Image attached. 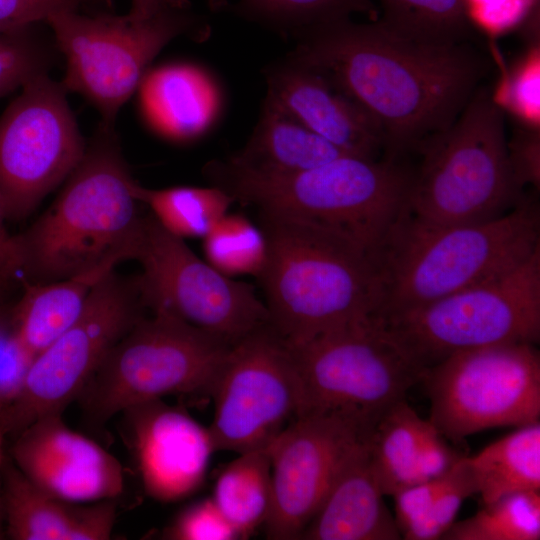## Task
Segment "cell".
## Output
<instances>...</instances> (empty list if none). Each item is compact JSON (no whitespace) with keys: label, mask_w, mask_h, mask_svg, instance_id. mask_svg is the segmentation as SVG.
Instances as JSON below:
<instances>
[{"label":"cell","mask_w":540,"mask_h":540,"mask_svg":"<svg viewBox=\"0 0 540 540\" xmlns=\"http://www.w3.org/2000/svg\"><path fill=\"white\" fill-rule=\"evenodd\" d=\"M482 505L506 495L540 491V422L517 427L468 456Z\"/></svg>","instance_id":"25"},{"label":"cell","mask_w":540,"mask_h":540,"mask_svg":"<svg viewBox=\"0 0 540 540\" xmlns=\"http://www.w3.org/2000/svg\"><path fill=\"white\" fill-rule=\"evenodd\" d=\"M5 435L0 431V524L1 520L3 519V510H2V474H3V467L6 459V452H5ZM1 530V526H0Z\"/></svg>","instance_id":"44"},{"label":"cell","mask_w":540,"mask_h":540,"mask_svg":"<svg viewBox=\"0 0 540 540\" xmlns=\"http://www.w3.org/2000/svg\"><path fill=\"white\" fill-rule=\"evenodd\" d=\"M208 426L216 451L268 450L300 409L290 350L269 324L234 342L214 381Z\"/></svg>","instance_id":"15"},{"label":"cell","mask_w":540,"mask_h":540,"mask_svg":"<svg viewBox=\"0 0 540 540\" xmlns=\"http://www.w3.org/2000/svg\"><path fill=\"white\" fill-rule=\"evenodd\" d=\"M533 201L492 219L453 225L429 223L406 210L373 254L383 317L482 283L518 266L540 247Z\"/></svg>","instance_id":"3"},{"label":"cell","mask_w":540,"mask_h":540,"mask_svg":"<svg viewBox=\"0 0 540 540\" xmlns=\"http://www.w3.org/2000/svg\"><path fill=\"white\" fill-rule=\"evenodd\" d=\"M539 81V52L535 49L520 63L499 91L493 93L494 98L502 107L506 105L519 117L538 125Z\"/></svg>","instance_id":"36"},{"label":"cell","mask_w":540,"mask_h":540,"mask_svg":"<svg viewBox=\"0 0 540 540\" xmlns=\"http://www.w3.org/2000/svg\"><path fill=\"white\" fill-rule=\"evenodd\" d=\"M66 92L46 73L37 75L0 117V205L5 220L30 215L84 155L86 143Z\"/></svg>","instance_id":"13"},{"label":"cell","mask_w":540,"mask_h":540,"mask_svg":"<svg viewBox=\"0 0 540 540\" xmlns=\"http://www.w3.org/2000/svg\"><path fill=\"white\" fill-rule=\"evenodd\" d=\"M464 455L448 443V439L426 421L414 468V484L447 473ZM413 484V485H414Z\"/></svg>","instance_id":"39"},{"label":"cell","mask_w":540,"mask_h":540,"mask_svg":"<svg viewBox=\"0 0 540 540\" xmlns=\"http://www.w3.org/2000/svg\"><path fill=\"white\" fill-rule=\"evenodd\" d=\"M342 155L348 154L266 99L248 143L228 161L252 171L288 173L314 168Z\"/></svg>","instance_id":"24"},{"label":"cell","mask_w":540,"mask_h":540,"mask_svg":"<svg viewBox=\"0 0 540 540\" xmlns=\"http://www.w3.org/2000/svg\"><path fill=\"white\" fill-rule=\"evenodd\" d=\"M237 15L299 36L305 31L363 13L374 19L371 0H239L229 6Z\"/></svg>","instance_id":"31"},{"label":"cell","mask_w":540,"mask_h":540,"mask_svg":"<svg viewBox=\"0 0 540 540\" xmlns=\"http://www.w3.org/2000/svg\"><path fill=\"white\" fill-rule=\"evenodd\" d=\"M267 100L345 154L378 159L382 134L355 102L322 75L292 59L267 73Z\"/></svg>","instance_id":"19"},{"label":"cell","mask_w":540,"mask_h":540,"mask_svg":"<svg viewBox=\"0 0 540 540\" xmlns=\"http://www.w3.org/2000/svg\"><path fill=\"white\" fill-rule=\"evenodd\" d=\"M476 26L497 33L528 17L535 0H466Z\"/></svg>","instance_id":"40"},{"label":"cell","mask_w":540,"mask_h":540,"mask_svg":"<svg viewBox=\"0 0 540 540\" xmlns=\"http://www.w3.org/2000/svg\"><path fill=\"white\" fill-rule=\"evenodd\" d=\"M172 0H131V10L127 14L135 21H144L152 18L164 9Z\"/></svg>","instance_id":"43"},{"label":"cell","mask_w":540,"mask_h":540,"mask_svg":"<svg viewBox=\"0 0 540 540\" xmlns=\"http://www.w3.org/2000/svg\"><path fill=\"white\" fill-rule=\"evenodd\" d=\"M412 168L406 212L442 225L492 219L516 205L504 108L478 87L455 122L427 140Z\"/></svg>","instance_id":"6"},{"label":"cell","mask_w":540,"mask_h":540,"mask_svg":"<svg viewBox=\"0 0 540 540\" xmlns=\"http://www.w3.org/2000/svg\"><path fill=\"white\" fill-rule=\"evenodd\" d=\"M108 0H0V33L34 27L52 15L88 8Z\"/></svg>","instance_id":"37"},{"label":"cell","mask_w":540,"mask_h":540,"mask_svg":"<svg viewBox=\"0 0 540 540\" xmlns=\"http://www.w3.org/2000/svg\"><path fill=\"white\" fill-rule=\"evenodd\" d=\"M513 143H508V152L518 185H539V133L534 127L520 131Z\"/></svg>","instance_id":"41"},{"label":"cell","mask_w":540,"mask_h":540,"mask_svg":"<svg viewBox=\"0 0 540 540\" xmlns=\"http://www.w3.org/2000/svg\"><path fill=\"white\" fill-rule=\"evenodd\" d=\"M459 461L447 473L408 486L392 496L395 500L394 519L401 537L453 483L458 473Z\"/></svg>","instance_id":"38"},{"label":"cell","mask_w":540,"mask_h":540,"mask_svg":"<svg viewBox=\"0 0 540 540\" xmlns=\"http://www.w3.org/2000/svg\"><path fill=\"white\" fill-rule=\"evenodd\" d=\"M135 260L142 266L138 282L150 310H165L231 343L270 324L252 285L200 259L151 214L145 215Z\"/></svg>","instance_id":"14"},{"label":"cell","mask_w":540,"mask_h":540,"mask_svg":"<svg viewBox=\"0 0 540 540\" xmlns=\"http://www.w3.org/2000/svg\"><path fill=\"white\" fill-rule=\"evenodd\" d=\"M374 317L424 370L463 350L536 344L540 338V247L492 279L415 308Z\"/></svg>","instance_id":"8"},{"label":"cell","mask_w":540,"mask_h":540,"mask_svg":"<svg viewBox=\"0 0 540 540\" xmlns=\"http://www.w3.org/2000/svg\"><path fill=\"white\" fill-rule=\"evenodd\" d=\"M233 343L161 309L142 315L112 347L77 400L100 427L125 409L169 395L210 397Z\"/></svg>","instance_id":"7"},{"label":"cell","mask_w":540,"mask_h":540,"mask_svg":"<svg viewBox=\"0 0 540 540\" xmlns=\"http://www.w3.org/2000/svg\"><path fill=\"white\" fill-rule=\"evenodd\" d=\"M239 539L264 526L272 506L268 450L238 454L217 475L211 496Z\"/></svg>","instance_id":"26"},{"label":"cell","mask_w":540,"mask_h":540,"mask_svg":"<svg viewBox=\"0 0 540 540\" xmlns=\"http://www.w3.org/2000/svg\"><path fill=\"white\" fill-rule=\"evenodd\" d=\"M9 286L10 285L5 284V283L0 281V305L3 302V297H4L5 292H6V290L8 289Z\"/></svg>","instance_id":"45"},{"label":"cell","mask_w":540,"mask_h":540,"mask_svg":"<svg viewBox=\"0 0 540 540\" xmlns=\"http://www.w3.org/2000/svg\"><path fill=\"white\" fill-rule=\"evenodd\" d=\"M368 439L357 449L301 535L307 540H398L373 471Z\"/></svg>","instance_id":"21"},{"label":"cell","mask_w":540,"mask_h":540,"mask_svg":"<svg viewBox=\"0 0 540 540\" xmlns=\"http://www.w3.org/2000/svg\"><path fill=\"white\" fill-rule=\"evenodd\" d=\"M5 221L0 205V281L11 285L20 278L21 263L14 235L7 231Z\"/></svg>","instance_id":"42"},{"label":"cell","mask_w":540,"mask_h":540,"mask_svg":"<svg viewBox=\"0 0 540 540\" xmlns=\"http://www.w3.org/2000/svg\"><path fill=\"white\" fill-rule=\"evenodd\" d=\"M399 159L342 155L288 173L252 171L227 160L207 165L206 174L234 201L328 227L372 257L406 210L412 168Z\"/></svg>","instance_id":"5"},{"label":"cell","mask_w":540,"mask_h":540,"mask_svg":"<svg viewBox=\"0 0 540 540\" xmlns=\"http://www.w3.org/2000/svg\"><path fill=\"white\" fill-rule=\"evenodd\" d=\"M132 192L140 204L149 207L151 215L163 228L182 239H202L234 201L227 192L214 185L149 189L135 181Z\"/></svg>","instance_id":"28"},{"label":"cell","mask_w":540,"mask_h":540,"mask_svg":"<svg viewBox=\"0 0 540 540\" xmlns=\"http://www.w3.org/2000/svg\"><path fill=\"white\" fill-rule=\"evenodd\" d=\"M202 239L206 261L218 271L259 277L267 258L266 238L246 216L227 212Z\"/></svg>","instance_id":"32"},{"label":"cell","mask_w":540,"mask_h":540,"mask_svg":"<svg viewBox=\"0 0 540 540\" xmlns=\"http://www.w3.org/2000/svg\"><path fill=\"white\" fill-rule=\"evenodd\" d=\"M170 540H237L238 534L227 522L211 497L185 506L162 534Z\"/></svg>","instance_id":"35"},{"label":"cell","mask_w":540,"mask_h":540,"mask_svg":"<svg viewBox=\"0 0 540 540\" xmlns=\"http://www.w3.org/2000/svg\"><path fill=\"white\" fill-rule=\"evenodd\" d=\"M32 28L0 33V97L46 73L50 53Z\"/></svg>","instance_id":"33"},{"label":"cell","mask_w":540,"mask_h":540,"mask_svg":"<svg viewBox=\"0 0 540 540\" xmlns=\"http://www.w3.org/2000/svg\"><path fill=\"white\" fill-rule=\"evenodd\" d=\"M6 533L14 540H106L116 520L113 500L74 503L27 479L6 455L2 474Z\"/></svg>","instance_id":"20"},{"label":"cell","mask_w":540,"mask_h":540,"mask_svg":"<svg viewBox=\"0 0 540 540\" xmlns=\"http://www.w3.org/2000/svg\"><path fill=\"white\" fill-rule=\"evenodd\" d=\"M141 110L160 134L184 141L204 132L215 110L211 83L196 67L172 64L143 76L138 88Z\"/></svg>","instance_id":"22"},{"label":"cell","mask_w":540,"mask_h":540,"mask_svg":"<svg viewBox=\"0 0 540 540\" xmlns=\"http://www.w3.org/2000/svg\"><path fill=\"white\" fill-rule=\"evenodd\" d=\"M298 38L290 59L318 72L362 108L379 128L389 158L416 152L451 126L490 68L470 42H422L379 20L345 18Z\"/></svg>","instance_id":"1"},{"label":"cell","mask_w":540,"mask_h":540,"mask_svg":"<svg viewBox=\"0 0 540 540\" xmlns=\"http://www.w3.org/2000/svg\"><path fill=\"white\" fill-rule=\"evenodd\" d=\"M53 203L14 235L21 279L49 283L105 276L135 259L144 218L114 126L101 124ZM20 279V280H21Z\"/></svg>","instance_id":"2"},{"label":"cell","mask_w":540,"mask_h":540,"mask_svg":"<svg viewBox=\"0 0 540 540\" xmlns=\"http://www.w3.org/2000/svg\"><path fill=\"white\" fill-rule=\"evenodd\" d=\"M477 494V487L471 472L468 456L459 461L458 473L453 483L436 499L429 510L418 519L402 538L406 540H437L456 521L463 502Z\"/></svg>","instance_id":"34"},{"label":"cell","mask_w":540,"mask_h":540,"mask_svg":"<svg viewBox=\"0 0 540 540\" xmlns=\"http://www.w3.org/2000/svg\"><path fill=\"white\" fill-rule=\"evenodd\" d=\"M420 383L429 421L450 441L495 427L540 419V355L531 343H506L453 353L427 368Z\"/></svg>","instance_id":"12"},{"label":"cell","mask_w":540,"mask_h":540,"mask_svg":"<svg viewBox=\"0 0 540 540\" xmlns=\"http://www.w3.org/2000/svg\"><path fill=\"white\" fill-rule=\"evenodd\" d=\"M443 540H539L540 491L506 495L455 521Z\"/></svg>","instance_id":"30"},{"label":"cell","mask_w":540,"mask_h":540,"mask_svg":"<svg viewBox=\"0 0 540 540\" xmlns=\"http://www.w3.org/2000/svg\"><path fill=\"white\" fill-rule=\"evenodd\" d=\"M267 258L257 278L270 325L288 344L373 315L379 282L370 254L347 236L288 215L259 212Z\"/></svg>","instance_id":"4"},{"label":"cell","mask_w":540,"mask_h":540,"mask_svg":"<svg viewBox=\"0 0 540 540\" xmlns=\"http://www.w3.org/2000/svg\"><path fill=\"white\" fill-rule=\"evenodd\" d=\"M427 420L404 400L389 407L369 435L371 465L385 496L414 484V468Z\"/></svg>","instance_id":"27"},{"label":"cell","mask_w":540,"mask_h":540,"mask_svg":"<svg viewBox=\"0 0 540 540\" xmlns=\"http://www.w3.org/2000/svg\"><path fill=\"white\" fill-rule=\"evenodd\" d=\"M120 414L148 496L173 502L201 487L216 452L208 427L162 399L133 405Z\"/></svg>","instance_id":"18"},{"label":"cell","mask_w":540,"mask_h":540,"mask_svg":"<svg viewBox=\"0 0 540 540\" xmlns=\"http://www.w3.org/2000/svg\"><path fill=\"white\" fill-rule=\"evenodd\" d=\"M372 426L341 413H306L268 448L272 506L263 526L273 540L300 539Z\"/></svg>","instance_id":"16"},{"label":"cell","mask_w":540,"mask_h":540,"mask_svg":"<svg viewBox=\"0 0 540 540\" xmlns=\"http://www.w3.org/2000/svg\"><path fill=\"white\" fill-rule=\"evenodd\" d=\"M286 344L298 379V416L335 412L374 426L425 372L372 315Z\"/></svg>","instance_id":"9"},{"label":"cell","mask_w":540,"mask_h":540,"mask_svg":"<svg viewBox=\"0 0 540 540\" xmlns=\"http://www.w3.org/2000/svg\"><path fill=\"white\" fill-rule=\"evenodd\" d=\"M145 308L138 277L126 279L112 271L100 279L78 319L28 363L0 408L5 437H15L43 416L62 414Z\"/></svg>","instance_id":"11"},{"label":"cell","mask_w":540,"mask_h":540,"mask_svg":"<svg viewBox=\"0 0 540 540\" xmlns=\"http://www.w3.org/2000/svg\"><path fill=\"white\" fill-rule=\"evenodd\" d=\"M8 456L35 486L74 503L116 499L124 488L120 461L69 428L62 414L43 416L14 437Z\"/></svg>","instance_id":"17"},{"label":"cell","mask_w":540,"mask_h":540,"mask_svg":"<svg viewBox=\"0 0 540 540\" xmlns=\"http://www.w3.org/2000/svg\"><path fill=\"white\" fill-rule=\"evenodd\" d=\"M83 10L59 12L46 21L66 60L61 84L89 100L100 112L101 124L115 126L118 111L138 88L153 58L201 20L187 0H172L144 21Z\"/></svg>","instance_id":"10"},{"label":"cell","mask_w":540,"mask_h":540,"mask_svg":"<svg viewBox=\"0 0 540 540\" xmlns=\"http://www.w3.org/2000/svg\"><path fill=\"white\" fill-rule=\"evenodd\" d=\"M382 18L392 31L422 42H470L474 24L466 0H379Z\"/></svg>","instance_id":"29"},{"label":"cell","mask_w":540,"mask_h":540,"mask_svg":"<svg viewBox=\"0 0 540 540\" xmlns=\"http://www.w3.org/2000/svg\"><path fill=\"white\" fill-rule=\"evenodd\" d=\"M103 277L86 274L49 283L20 280L23 293L11 313V342L27 365L78 319L91 289Z\"/></svg>","instance_id":"23"}]
</instances>
